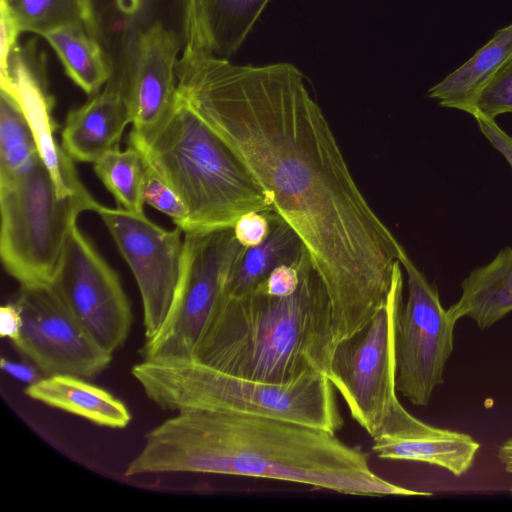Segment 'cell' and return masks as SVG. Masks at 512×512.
Instances as JSON below:
<instances>
[{
  "instance_id": "d4e9b609",
  "label": "cell",
  "mask_w": 512,
  "mask_h": 512,
  "mask_svg": "<svg viewBox=\"0 0 512 512\" xmlns=\"http://www.w3.org/2000/svg\"><path fill=\"white\" fill-rule=\"evenodd\" d=\"M94 171L119 208L137 215L144 214L143 184L145 162L133 146L109 151L98 159Z\"/></svg>"
},
{
  "instance_id": "d6a6232c",
  "label": "cell",
  "mask_w": 512,
  "mask_h": 512,
  "mask_svg": "<svg viewBox=\"0 0 512 512\" xmlns=\"http://www.w3.org/2000/svg\"><path fill=\"white\" fill-rule=\"evenodd\" d=\"M22 319L14 302L7 303L0 308V335L13 342L20 333Z\"/></svg>"
},
{
  "instance_id": "ffe728a7",
  "label": "cell",
  "mask_w": 512,
  "mask_h": 512,
  "mask_svg": "<svg viewBox=\"0 0 512 512\" xmlns=\"http://www.w3.org/2000/svg\"><path fill=\"white\" fill-rule=\"evenodd\" d=\"M460 287L459 299L447 309L455 322L467 317L487 329L512 312V248L473 269Z\"/></svg>"
},
{
  "instance_id": "f546056e",
  "label": "cell",
  "mask_w": 512,
  "mask_h": 512,
  "mask_svg": "<svg viewBox=\"0 0 512 512\" xmlns=\"http://www.w3.org/2000/svg\"><path fill=\"white\" fill-rule=\"evenodd\" d=\"M298 262L295 265L283 264L276 267L256 287L274 296L292 294L297 289L300 281Z\"/></svg>"
},
{
  "instance_id": "5bb4252c",
  "label": "cell",
  "mask_w": 512,
  "mask_h": 512,
  "mask_svg": "<svg viewBox=\"0 0 512 512\" xmlns=\"http://www.w3.org/2000/svg\"><path fill=\"white\" fill-rule=\"evenodd\" d=\"M1 90L13 95L20 104L60 196L85 190L74 160L55 140L56 125L51 115L54 101L48 90L45 57L34 41L17 45L13 50L7 75L1 79Z\"/></svg>"
},
{
  "instance_id": "2e32d148",
  "label": "cell",
  "mask_w": 512,
  "mask_h": 512,
  "mask_svg": "<svg viewBox=\"0 0 512 512\" xmlns=\"http://www.w3.org/2000/svg\"><path fill=\"white\" fill-rule=\"evenodd\" d=\"M129 123L131 113L125 97L105 86L102 92L67 114L61 147L74 161L95 163L119 148Z\"/></svg>"
},
{
  "instance_id": "7a4b0ae2",
  "label": "cell",
  "mask_w": 512,
  "mask_h": 512,
  "mask_svg": "<svg viewBox=\"0 0 512 512\" xmlns=\"http://www.w3.org/2000/svg\"><path fill=\"white\" fill-rule=\"evenodd\" d=\"M206 473L304 484L354 496H432L378 476L334 433L257 415L190 409L144 436L125 476Z\"/></svg>"
},
{
  "instance_id": "6da1fadb",
  "label": "cell",
  "mask_w": 512,
  "mask_h": 512,
  "mask_svg": "<svg viewBox=\"0 0 512 512\" xmlns=\"http://www.w3.org/2000/svg\"><path fill=\"white\" fill-rule=\"evenodd\" d=\"M176 77L178 93L302 240L326 287L336 341L358 333L383 306L405 249L360 191L300 70L236 65L187 48Z\"/></svg>"
},
{
  "instance_id": "e0dca14e",
  "label": "cell",
  "mask_w": 512,
  "mask_h": 512,
  "mask_svg": "<svg viewBox=\"0 0 512 512\" xmlns=\"http://www.w3.org/2000/svg\"><path fill=\"white\" fill-rule=\"evenodd\" d=\"M480 444L469 434L438 428L421 421L397 437L375 440L373 452L381 459L426 463L459 477L473 466Z\"/></svg>"
},
{
  "instance_id": "cb8c5ba5",
  "label": "cell",
  "mask_w": 512,
  "mask_h": 512,
  "mask_svg": "<svg viewBox=\"0 0 512 512\" xmlns=\"http://www.w3.org/2000/svg\"><path fill=\"white\" fill-rule=\"evenodd\" d=\"M40 157L24 112L10 93L0 94V179L28 171Z\"/></svg>"
},
{
  "instance_id": "3957f363",
  "label": "cell",
  "mask_w": 512,
  "mask_h": 512,
  "mask_svg": "<svg viewBox=\"0 0 512 512\" xmlns=\"http://www.w3.org/2000/svg\"><path fill=\"white\" fill-rule=\"evenodd\" d=\"M298 269L299 285L286 296L258 287L241 296L222 293L192 360L272 383L327 376L337 344L330 299L306 248Z\"/></svg>"
},
{
  "instance_id": "7402d4cb",
  "label": "cell",
  "mask_w": 512,
  "mask_h": 512,
  "mask_svg": "<svg viewBox=\"0 0 512 512\" xmlns=\"http://www.w3.org/2000/svg\"><path fill=\"white\" fill-rule=\"evenodd\" d=\"M264 213L270 222L269 234L261 244L243 248L227 276L225 295L250 292L273 269L283 264L295 265L303 254L305 246L290 225L275 211Z\"/></svg>"
},
{
  "instance_id": "83f0119b",
  "label": "cell",
  "mask_w": 512,
  "mask_h": 512,
  "mask_svg": "<svg viewBox=\"0 0 512 512\" xmlns=\"http://www.w3.org/2000/svg\"><path fill=\"white\" fill-rule=\"evenodd\" d=\"M144 159V158H143ZM145 162L143 200L145 204L169 216L183 233L188 228V211L175 192Z\"/></svg>"
},
{
  "instance_id": "ba28073f",
  "label": "cell",
  "mask_w": 512,
  "mask_h": 512,
  "mask_svg": "<svg viewBox=\"0 0 512 512\" xmlns=\"http://www.w3.org/2000/svg\"><path fill=\"white\" fill-rule=\"evenodd\" d=\"M233 228L184 233L180 274L168 317L139 350L142 360H189L242 252Z\"/></svg>"
},
{
  "instance_id": "ac0fdd59",
  "label": "cell",
  "mask_w": 512,
  "mask_h": 512,
  "mask_svg": "<svg viewBox=\"0 0 512 512\" xmlns=\"http://www.w3.org/2000/svg\"><path fill=\"white\" fill-rule=\"evenodd\" d=\"M24 392L35 401L99 426L123 429L132 419L128 407L120 399L77 376H46L29 384Z\"/></svg>"
},
{
  "instance_id": "836d02e7",
  "label": "cell",
  "mask_w": 512,
  "mask_h": 512,
  "mask_svg": "<svg viewBox=\"0 0 512 512\" xmlns=\"http://www.w3.org/2000/svg\"><path fill=\"white\" fill-rule=\"evenodd\" d=\"M1 368L4 372L11 375L12 377L29 384L36 382L38 379L36 378V372L33 368L17 363L12 362L10 360L1 359Z\"/></svg>"
},
{
  "instance_id": "44dd1931",
  "label": "cell",
  "mask_w": 512,
  "mask_h": 512,
  "mask_svg": "<svg viewBox=\"0 0 512 512\" xmlns=\"http://www.w3.org/2000/svg\"><path fill=\"white\" fill-rule=\"evenodd\" d=\"M512 58V23L493 37L461 66L427 91L429 98L445 108L469 113L477 95Z\"/></svg>"
},
{
  "instance_id": "4fadbf2b",
  "label": "cell",
  "mask_w": 512,
  "mask_h": 512,
  "mask_svg": "<svg viewBox=\"0 0 512 512\" xmlns=\"http://www.w3.org/2000/svg\"><path fill=\"white\" fill-rule=\"evenodd\" d=\"M98 213L137 282L145 340L164 325L178 285L183 231L166 230L122 208L99 205Z\"/></svg>"
},
{
  "instance_id": "e575fe53",
  "label": "cell",
  "mask_w": 512,
  "mask_h": 512,
  "mask_svg": "<svg viewBox=\"0 0 512 512\" xmlns=\"http://www.w3.org/2000/svg\"><path fill=\"white\" fill-rule=\"evenodd\" d=\"M497 459L504 470L512 476V435L499 446Z\"/></svg>"
},
{
  "instance_id": "30bf717a",
  "label": "cell",
  "mask_w": 512,
  "mask_h": 512,
  "mask_svg": "<svg viewBox=\"0 0 512 512\" xmlns=\"http://www.w3.org/2000/svg\"><path fill=\"white\" fill-rule=\"evenodd\" d=\"M22 325L14 347L46 376L92 378L112 361L72 314L54 287L20 286L14 301Z\"/></svg>"
},
{
  "instance_id": "603a6c76",
  "label": "cell",
  "mask_w": 512,
  "mask_h": 512,
  "mask_svg": "<svg viewBox=\"0 0 512 512\" xmlns=\"http://www.w3.org/2000/svg\"><path fill=\"white\" fill-rule=\"evenodd\" d=\"M60 59L67 76L86 94L96 95L110 79L101 46L82 25L58 28L44 36Z\"/></svg>"
},
{
  "instance_id": "f1b7e54d",
  "label": "cell",
  "mask_w": 512,
  "mask_h": 512,
  "mask_svg": "<svg viewBox=\"0 0 512 512\" xmlns=\"http://www.w3.org/2000/svg\"><path fill=\"white\" fill-rule=\"evenodd\" d=\"M233 230L238 242L250 248L261 244L267 238L270 222L264 212L250 211L236 221Z\"/></svg>"
},
{
  "instance_id": "277c9868",
  "label": "cell",
  "mask_w": 512,
  "mask_h": 512,
  "mask_svg": "<svg viewBox=\"0 0 512 512\" xmlns=\"http://www.w3.org/2000/svg\"><path fill=\"white\" fill-rule=\"evenodd\" d=\"M129 145L175 192L188 211V232L233 228L272 203L230 145L179 94L150 131L131 130Z\"/></svg>"
},
{
  "instance_id": "5b68a950",
  "label": "cell",
  "mask_w": 512,
  "mask_h": 512,
  "mask_svg": "<svg viewBox=\"0 0 512 512\" xmlns=\"http://www.w3.org/2000/svg\"><path fill=\"white\" fill-rule=\"evenodd\" d=\"M131 373L163 410L201 409L270 417L336 433L344 425L326 374L287 383L253 380L189 360H142Z\"/></svg>"
},
{
  "instance_id": "484cf974",
  "label": "cell",
  "mask_w": 512,
  "mask_h": 512,
  "mask_svg": "<svg viewBox=\"0 0 512 512\" xmlns=\"http://www.w3.org/2000/svg\"><path fill=\"white\" fill-rule=\"evenodd\" d=\"M21 33L46 34L69 25L85 27V0H0Z\"/></svg>"
},
{
  "instance_id": "52a82bcc",
  "label": "cell",
  "mask_w": 512,
  "mask_h": 512,
  "mask_svg": "<svg viewBox=\"0 0 512 512\" xmlns=\"http://www.w3.org/2000/svg\"><path fill=\"white\" fill-rule=\"evenodd\" d=\"M401 267L397 262L386 300L370 322L336 344L327 373L352 418L373 441L403 435L421 421L397 397L396 339L404 304Z\"/></svg>"
},
{
  "instance_id": "7c38bea8",
  "label": "cell",
  "mask_w": 512,
  "mask_h": 512,
  "mask_svg": "<svg viewBox=\"0 0 512 512\" xmlns=\"http://www.w3.org/2000/svg\"><path fill=\"white\" fill-rule=\"evenodd\" d=\"M193 0H85V29L101 46L110 68L105 86L128 102L143 39L162 29L183 51L192 36Z\"/></svg>"
},
{
  "instance_id": "d6986e66",
  "label": "cell",
  "mask_w": 512,
  "mask_h": 512,
  "mask_svg": "<svg viewBox=\"0 0 512 512\" xmlns=\"http://www.w3.org/2000/svg\"><path fill=\"white\" fill-rule=\"evenodd\" d=\"M270 0H193L187 47L228 59L242 45Z\"/></svg>"
},
{
  "instance_id": "9a60e30c",
  "label": "cell",
  "mask_w": 512,
  "mask_h": 512,
  "mask_svg": "<svg viewBox=\"0 0 512 512\" xmlns=\"http://www.w3.org/2000/svg\"><path fill=\"white\" fill-rule=\"evenodd\" d=\"M183 48L171 33L157 29L142 41L128 96L132 131L154 128L177 97L176 66Z\"/></svg>"
},
{
  "instance_id": "4dcf8cb0",
  "label": "cell",
  "mask_w": 512,
  "mask_h": 512,
  "mask_svg": "<svg viewBox=\"0 0 512 512\" xmlns=\"http://www.w3.org/2000/svg\"><path fill=\"white\" fill-rule=\"evenodd\" d=\"M1 13V78L7 75L8 64L13 50L16 48L18 36L21 34L10 13L0 5Z\"/></svg>"
},
{
  "instance_id": "8fae6325",
  "label": "cell",
  "mask_w": 512,
  "mask_h": 512,
  "mask_svg": "<svg viewBox=\"0 0 512 512\" xmlns=\"http://www.w3.org/2000/svg\"><path fill=\"white\" fill-rule=\"evenodd\" d=\"M51 285L103 349L113 354L125 344L133 321L130 302L117 273L77 224Z\"/></svg>"
},
{
  "instance_id": "1f68e13d",
  "label": "cell",
  "mask_w": 512,
  "mask_h": 512,
  "mask_svg": "<svg viewBox=\"0 0 512 512\" xmlns=\"http://www.w3.org/2000/svg\"><path fill=\"white\" fill-rule=\"evenodd\" d=\"M475 120L480 132L512 168V136L501 129L495 120L482 118H476Z\"/></svg>"
},
{
  "instance_id": "8992f818",
  "label": "cell",
  "mask_w": 512,
  "mask_h": 512,
  "mask_svg": "<svg viewBox=\"0 0 512 512\" xmlns=\"http://www.w3.org/2000/svg\"><path fill=\"white\" fill-rule=\"evenodd\" d=\"M99 203L85 189L60 196L41 157L25 173L0 179V256L20 286L52 284L78 216Z\"/></svg>"
},
{
  "instance_id": "9c48e42d",
  "label": "cell",
  "mask_w": 512,
  "mask_h": 512,
  "mask_svg": "<svg viewBox=\"0 0 512 512\" xmlns=\"http://www.w3.org/2000/svg\"><path fill=\"white\" fill-rule=\"evenodd\" d=\"M400 263L407 276V301L399 317L396 388L413 405H428L453 351L455 322L442 306L437 287L406 251Z\"/></svg>"
},
{
  "instance_id": "4316f807",
  "label": "cell",
  "mask_w": 512,
  "mask_h": 512,
  "mask_svg": "<svg viewBox=\"0 0 512 512\" xmlns=\"http://www.w3.org/2000/svg\"><path fill=\"white\" fill-rule=\"evenodd\" d=\"M512 112V58L490 79L474 100L468 114L495 120Z\"/></svg>"
}]
</instances>
